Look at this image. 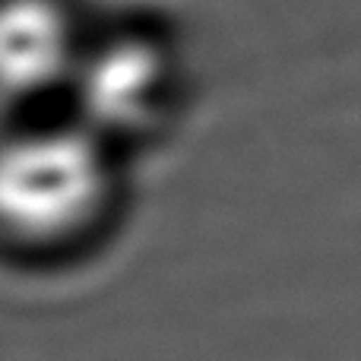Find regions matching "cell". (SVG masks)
Masks as SVG:
<instances>
[{
    "label": "cell",
    "mask_w": 361,
    "mask_h": 361,
    "mask_svg": "<svg viewBox=\"0 0 361 361\" xmlns=\"http://www.w3.org/2000/svg\"><path fill=\"white\" fill-rule=\"evenodd\" d=\"M76 32L57 0H0V95L29 99L70 80Z\"/></svg>",
    "instance_id": "3957f363"
},
{
    "label": "cell",
    "mask_w": 361,
    "mask_h": 361,
    "mask_svg": "<svg viewBox=\"0 0 361 361\" xmlns=\"http://www.w3.org/2000/svg\"><path fill=\"white\" fill-rule=\"evenodd\" d=\"M82 127L105 140L108 133H133L165 108L171 89V61L152 38L127 35L80 51L70 73Z\"/></svg>",
    "instance_id": "7a4b0ae2"
},
{
    "label": "cell",
    "mask_w": 361,
    "mask_h": 361,
    "mask_svg": "<svg viewBox=\"0 0 361 361\" xmlns=\"http://www.w3.org/2000/svg\"><path fill=\"white\" fill-rule=\"evenodd\" d=\"M111 187L105 140L82 124L0 140V235L51 244L95 219Z\"/></svg>",
    "instance_id": "6da1fadb"
}]
</instances>
